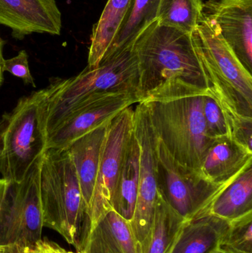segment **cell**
<instances>
[{
    "mask_svg": "<svg viewBox=\"0 0 252 253\" xmlns=\"http://www.w3.org/2000/svg\"><path fill=\"white\" fill-rule=\"evenodd\" d=\"M208 89L183 82L167 83L144 103L160 141L180 165L199 174L212 142L206 131L203 101Z\"/></svg>",
    "mask_w": 252,
    "mask_h": 253,
    "instance_id": "1",
    "label": "cell"
},
{
    "mask_svg": "<svg viewBox=\"0 0 252 253\" xmlns=\"http://www.w3.org/2000/svg\"><path fill=\"white\" fill-rule=\"evenodd\" d=\"M139 66V93L142 102L170 82H183L208 89L192 34L151 24L135 42Z\"/></svg>",
    "mask_w": 252,
    "mask_h": 253,
    "instance_id": "2",
    "label": "cell"
},
{
    "mask_svg": "<svg viewBox=\"0 0 252 253\" xmlns=\"http://www.w3.org/2000/svg\"><path fill=\"white\" fill-rule=\"evenodd\" d=\"M39 192L44 227L57 232L80 252L90 224L68 148H47L41 156Z\"/></svg>",
    "mask_w": 252,
    "mask_h": 253,
    "instance_id": "3",
    "label": "cell"
},
{
    "mask_svg": "<svg viewBox=\"0 0 252 253\" xmlns=\"http://www.w3.org/2000/svg\"><path fill=\"white\" fill-rule=\"evenodd\" d=\"M50 86L23 96L0 119V175L19 183L47 149Z\"/></svg>",
    "mask_w": 252,
    "mask_h": 253,
    "instance_id": "4",
    "label": "cell"
},
{
    "mask_svg": "<svg viewBox=\"0 0 252 253\" xmlns=\"http://www.w3.org/2000/svg\"><path fill=\"white\" fill-rule=\"evenodd\" d=\"M139 66L133 46L107 56L95 68L86 67L75 77L54 79L49 84L47 134L71 110L87 99L116 93L139 96Z\"/></svg>",
    "mask_w": 252,
    "mask_h": 253,
    "instance_id": "5",
    "label": "cell"
},
{
    "mask_svg": "<svg viewBox=\"0 0 252 253\" xmlns=\"http://www.w3.org/2000/svg\"><path fill=\"white\" fill-rule=\"evenodd\" d=\"M192 36L209 92L238 114L252 118V73L235 56L216 24L202 13Z\"/></svg>",
    "mask_w": 252,
    "mask_h": 253,
    "instance_id": "6",
    "label": "cell"
},
{
    "mask_svg": "<svg viewBox=\"0 0 252 253\" xmlns=\"http://www.w3.org/2000/svg\"><path fill=\"white\" fill-rule=\"evenodd\" d=\"M41 159L19 183H8L0 205V246L34 248L44 227L39 192Z\"/></svg>",
    "mask_w": 252,
    "mask_h": 253,
    "instance_id": "7",
    "label": "cell"
},
{
    "mask_svg": "<svg viewBox=\"0 0 252 253\" xmlns=\"http://www.w3.org/2000/svg\"><path fill=\"white\" fill-rule=\"evenodd\" d=\"M157 156L161 194L186 221L210 213L215 201L234 181L216 184L204 179L176 162L158 138Z\"/></svg>",
    "mask_w": 252,
    "mask_h": 253,
    "instance_id": "8",
    "label": "cell"
},
{
    "mask_svg": "<svg viewBox=\"0 0 252 253\" xmlns=\"http://www.w3.org/2000/svg\"><path fill=\"white\" fill-rule=\"evenodd\" d=\"M134 133L140 150L137 200L130 227L137 247L142 245L152 228L155 208L164 199L160 189L157 144L158 137L152 128L147 108L139 102L134 110Z\"/></svg>",
    "mask_w": 252,
    "mask_h": 253,
    "instance_id": "9",
    "label": "cell"
},
{
    "mask_svg": "<svg viewBox=\"0 0 252 253\" xmlns=\"http://www.w3.org/2000/svg\"><path fill=\"white\" fill-rule=\"evenodd\" d=\"M133 129L134 109L132 106L121 111L108 125L96 186L88 211L90 229L101 217L112 210L118 174L126 147L133 135Z\"/></svg>",
    "mask_w": 252,
    "mask_h": 253,
    "instance_id": "10",
    "label": "cell"
},
{
    "mask_svg": "<svg viewBox=\"0 0 252 253\" xmlns=\"http://www.w3.org/2000/svg\"><path fill=\"white\" fill-rule=\"evenodd\" d=\"M142 102L136 93H109L87 99L71 110L47 137V148H67L71 143L102 125L110 123L121 111Z\"/></svg>",
    "mask_w": 252,
    "mask_h": 253,
    "instance_id": "11",
    "label": "cell"
},
{
    "mask_svg": "<svg viewBox=\"0 0 252 253\" xmlns=\"http://www.w3.org/2000/svg\"><path fill=\"white\" fill-rule=\"evenodd\" d=\"M203 13L215 22L228 45L252 72V0H209Z\"/></svg>",
    "mask_w": 252,
    "mask_h": 253,
    "instance_id": "12",
    "label": "cell"
},
{
    "mask_svg": "<svg viewBox=\"0 0 252 253\" xmlns=\"http://www.w3.org/2000/svg\"><path fill=\"white\" fill-rule=\"evenodd\" d=\"M0 25L17 40L34 33L59 36L62 13L56 0H0Z\"/></svg>",
    "mask_w": 252,
    "mask_h": 253,
    "instance_id": "13",
    "label": "cell"
},
{
    "mask_svg": "<svg viewBox=\"0 0 252 253\" xmlns=\"http://www.w3.org/2000/svg\"><path fill=\"white\" fill-rule=\"evenodd\" d=\"M252 163V150L226 135L212 142L200 167L199 175L213 184H226Z\"/></svg>",
    "mask_w": 252,
    "mask_h": 253,
    "instance_id": "14",
    "label": "cell"
},
{
    "mask_svg": "<svg viewBox=\"0 0 252 253\" xmlns=\"http://www.w3.org/2000/svg\"><path fill=\"white\" fill-rule=\"evenodd\" d=\"M109 123L102 125L82 135L67 147L75 166L87 215Z\"/></svg>",
    "mask_w": 252,
    "mask_h": 253,
    "instance_id": "15",
    "label": "cell"
},
{
    "mask_svg": "<svg viewBox=\"0 0 252 253\" xmlns=\"http://www.w3.org/2000/svg\"><path fill=\"white\" fill-rule=\"evenodd\" d=\"M229 225L210 212L185 221L170 253H217Z\"/></svg>",
    "mask_w": 252,
    "mask_h": 253,
    "instance_id": "16",
    "label": "cell"
},
{
    "mask_svg": "<svg viewBox=\"0 0 252 253\" xmlns=\"http://www.w3.org/2000/svg\"><path fill=\"white\" fill-rule=\"evenodd\" d=\"M80 252L137 253V244L130 222L110 210L90 229Z\"/></svg>",
    "mask_w": 252,
    "mask_h": 253,
    "instance_id": "17",
    "label": "cell"
},
{
    "mask_svg": "<svg viewBox=\"0 0 252 253\" xmlns=\"http://www.w3.org/2000/svg\"><path fill=\"white\" fill-rule=\"evenodd\" d=\"M133 0H108L90 37L87 66L100 64L112 47Z\"/></svg>",
    "mask_w": 252,
    "mask_h": 253,
    "instance_id": "18",
    "label": "cell"
},
{
    "mask_svg": "<svg viewBox=\"0 0 252 253\" xmlns=\"http://www.w3.org/2000/svg\"><path fill=\"white\" fill-rule=\"evenodd\" d=\"M139 159L140 150L133 129L124 152L112 202V210L129 222L133 218L137 200Z\"/></svg>",
    "mask_w": 252,
    "mask_h": 253,
    "instance_id": "19",
    "label": "cell"
},
{
    "mask_svg": "<svg viewBox=\"0 0 252 253\" xmlns=\"http://www.w3.org/2000/svg\"><path fill=\"white\" fill-rule=\"evenodd\" d=\"M210 212L229 222L252 212V165L220 193Z\"/></svg>",
    "mask_w": 252,
    "mask_h": 253,
    "instance_id": "20",
    "label": "cell"
},
{
    "mask_svg": "<svg viewBox=\"0 0 252 253\" xmlns=\"http://www.w3.org/2000/svg\"><path fill=\"white\" fill-rule=\"evenodd\" d=\"M185 221L164 199H161L155 208L150 232L137 247V253H170Z\"/></svg>",
    "mask_w": 252,
    "mask_h": 253,
    "instance_id": "21",
    "label": "cell"
},
{
    "mask_svg": "<svg viewBox=\"0 0 252 253\" xmlns=\"http://www.w3.org/2000/svg\"><path fill=\"white\" fill-rule=\"evenodd\" d=\"M159 3L160 0H133L112 47L103 59L132 47L138 37L157 21Z\"/></svg>",
    "mask_w": 252,
    "mask_h": 253,
    "instance_id": "22",
    "label": "cell"
},
{
    "mask_svg": "<svg viewBox=\"0 0 252 253\" xmlns=\"http://www.w3.org/2000/svg\"><path fill=\"white\" fill-rule=\"evenodd\" d=\"M203 9L202 0H160L157 22L192 34L198 28Z\"/></svg>",
    "mask_w": 252,
    "mask_h": 253,
    "instance_id": "23",
    "label": "cell"
},
{
    "mask_svg": "<svg viewBox=\"0 0 252 253\" xmlns=\"http://www.w3.org/2000/svg\"><path fill=\"white\" fill-rule=\"evenodd\" d=\"M220 252L252 253V212L231 221Z\"/></svg>",
    "mask_w": 252,
    "mask_h": 253,
    "instance_id": "24",
    "label": "cell"
},
{
    "mask_svg": "<svg viewBox=\"0 0 252 253\" xmlns=\"http://www.w3.org/2000/svg\"><path fill=\"white\" fill-rule=\"evenodd\" d=\"M203 116L206 131L210 139H217L228 135L227 128L221 110L210 93L204 97Z\"/></svg>",
    "mask_w": 252,
    "mask_h": 253,
    "instance_id": "25",
    "label": "cell"
},
{
    "mask_svg": "<svg viewBox=\"0 0 252 253\" xmlns=\"http://www.w3.org/2000/svg\"><path fill=\"white\" fill-rule=\"evenodd\" d=\"M3 71L10 73L12 75L20 79L24 84L36 87L34 77L30 71L28 55L25 50H21L14 57L4 59Z\"/></svg>",
    "mask_w": 252,
    "mask_h": 253,
    "instance_id": "26",
    "label": "cell"
},
{
    "mask_svg": "<svg viewBox=\"0 0 252 253\" xmlns=\"http://www.w3.org/2000/svg\"><path fill=\"white\" fill-rule=\"evenodd\" d=\"M36 253H66L61 247L47 239H41L35 248Z\"/></svg>",
    "mask_w": 252,
    "mask_h": 253,
    "instance_id": "27",
    "label": "cell"
},
{
    "mask_svg": "<svg viewBox=\"0 0 252 253\" xmlns=\"http://www.w3.org/2000/svg\"><path fill=\"white\" fill-rule=\"evenodd\" d=\"M28 248L19 245H9L0 246V253H26Z\"/></svg>",
    "mask_w": 252,
    "mask_h": 253,
    "instance_id": "28",
    "label": "cell"
},
{
    "mask_svg": "<svg viewBox=\"0 0 252 253\" xmlns=\"http://www.w3.org/2000/svg\"><path fill=\"white\" fill-rule=\"evenodd\" d=\"M4 41L0 35V86L2 84L4 80V71H3V62H4V56H3V47L4 45Z\"/></svg>",
    "mask_w": 252,
    "mask_h": 253,
    "instance_id": "29",
    "label": "cell"
},
{
    "mask_svg": "<svg viewBox=\"0 0 252 253\" xmlns=\"http://www.w3.org/2000/svg\"><path fill=\"white\" fill-rule=\"evenodd\" d=\"M7 186H8V182L2 178H0V205H1V201L5 194Z\"/></svg>",
    "mask_w": 252,
    "mask_h": 253,
    "instance_id": "30",
    "label": "cell"
},
{
    "mask_svg": "<svg viewBox=\"0 0 252 253\" xmlns=\"http://www.w3.org/2000/svg\"><path fill=\"white\" fill-rule=\"evenodd\" d=\"M26 253H36L35 249L34 248H28Z\"/></svg>",
    "mask_w": 252,
    "mask_h": 253,
    "instance_id": "31",
    "label": "cell"
},
{
    "mask_svg": "<svg viewBox=\"0 0 252 253\" xmlns=\"http://www.w3.org/2000/svg\"><path fill=\"white\" fill-rule=\"evenodd\" d=\"M66 253H84L78 252V251H76V252H69V251H66Z\"/></svg>",
    "mask_w": 252,
    "mask_h": 253,
    "instance_id": "32",
    "label": "cell"
},
{
    "mask_svg": "<svg viewBox=\"0 0 252 253\" xmlns=\"http://www.w3.org/2000/svg\"><path fill=\"white\" fill-rule=\"evenodd\" d=\"M217 253H222V252H220V251H219V252Z\"/></svg>",
    "mask_w": 252,
    "mask_h": 253,
    "instance_id": "33",
    "label": "cell"
}]
</instances>
